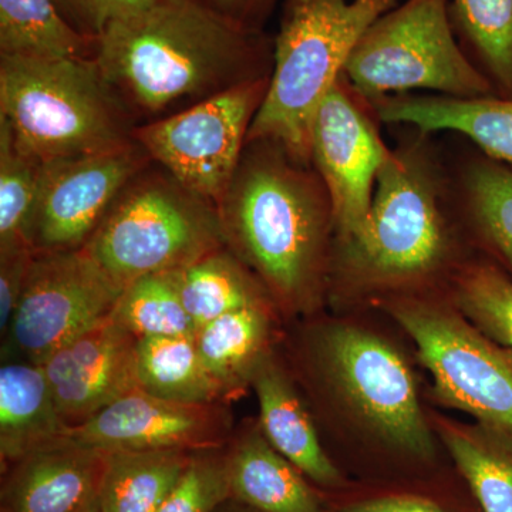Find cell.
<instances>
[{"instance_id": "cell-1", "label": "cell", "mask_w": 512, "mask_h": 512, "mask_svg": "<svg viewBox=\"0 0 512 512\" xmlns=\"http://www.w3.org/2000/svg\"><path fill=\"white\" fill-rule=\"evenodd\" d=\"M266 56L259 30L194 0H157L109 26L93 59L134 123H150L268 77Z\"/></svg>"}, {"instance_id": "cell-2", "label": "cell", "mask_w": 512, "mask_h": 512, "mask_svg": "<svg viewBox=\"0 0 512 512\" xmlns=\"http://www.w3.org/2000/svg\"><path fill=\"white\" fill-rule=\"evenodd\" d=\"M217 208L225 247L256 276L276 308L312 311L335 228L319 174L278 144L251 141Z\"/></svg>"}, {"instance_id": "cell-3", "label": "cell", "mask_w": 512, "mask_h": 512, "mask_svg": "<svg viewBox=\"0 0 512 512\" xmlns=\"http://www.w3.org/2000/svg\"><path fill=\"white\" fill-rule=\"evenodd\" d=\"M397 0H302L275 43L268 90L248 141H271L299 163L311 164L309 133L316 110L342 80L367 29Z\"/></svg>"}, {"instance_id": "cell-4", "label": "cell", "mask_w": 512, "mask_h": 512, "mask_svg": "<svg viewBox=\"0 0 512 512\" xmlns=\"http://www.w3.org/2000/svg\"><path fill=\"white\" fill-rule=\"evenodd\" d=\"M0 120L43 163L126 146L136 128L94 59L0 57Z\"/></svg>"}, {"instance_id": "cell-5", "label": "cell", "mask_w": 512, "mask_h": 512, "mask_svg": "<svg viewBox=\"0 0 512 512\" xmlns=\"http://www.w3.org/2000/svg\"><path fill=\"white\" fill-rule=\"evenodd\" d=\"M153 164L124 187L83 247L123 289L225 247L217 205Z\"/></svg>"}, {"instance_id": "cell-6", "label": "cell", "mask_w": 512, "mask_h": 512, "mask_svg": "<svg viewBox=\"0 0 512 512\" xmlns=\"http://www.w3.org/2000/svg\"><path fill=\"white\" fill-rule=\"evenodd\" d=\"M439 171L417 148L390 156L363 228L340 244L346 274L370 284L416 281L450 255Z\"/></svg>"}, {"instance_id": "cell-7", "label": "cell", "mask_w": 512, "mask_h": 512, "mask_svg": "<svg viewBox=\"0 0 512 512\" xmlns=\"http://www.w3.org/2000/svg\"><path fill=\"white\" fill-rule=\"evenodd\" d=\"M447 0H407L366 30L342 79L370 103L412 90L477 99L494 96L493 83L461 52Z\"/></svg>"}, {"instance_id": "cell-8", "label": "cell", "mask_w": 512, "mask_h": 512, "mask_svg": "<svg viewBox=\"0 0 512 512\" xmlns=\"http://www.w3.org/2000/svg\"><path fill=\"white\" fill-rule=\"evenodd\" d=\"M306 349L312 375L377 439L412 456H433L412 372L390 343L363 329L333 325L313 330Z\"/></svg>"}, {"instance_id": "cell-9", "label": "cell", "mask_w": 512, "mask_h": 512, "mask_svg": "<svg viewBox=\"0 0 512 512\" xmlns=\"http://www.w3.org/2000/svg\"><path fill=\"white\" fill-rule=\"evenodd\" d=\"M430 370L441 402L478 423L512 431V350L450 309L423 301L390 306Z\"/></svg>"}, {"instance_id": "cell-10", "label": "cell", "mask_w": 512, "mask_h": 512, "mask_svg": "<svg viewBox=\"0 0 512 512\" xmlns=\"http://www.w3.org/2000/svg\"><path fill=\"white\" fill-rule=\"evenodd\" d=\"M269 76L239 84L180 113L137 124L134 140L154 164L215 205L237 173Z\"/></svg>"}, {"instance_id": "cell-11", "label": "cell", "mask_w": 512, "mask_h": 512, "mask_svg": "<svg viewBox=\"0 0 512 512\" xmlns=\"http://www.w3.org/2000/svg\"><path fill=\"white\" fill-rule=\"evenodd\" d=\"M121 292L84 248L36 252L6 342L28 362L40 365L110 319Z\"/></svg>"}, {"instance_id": "cell-12", "label": "cell", "mask_w": 512, "mask_h": 512, "mask_svg": "<svg viewBox=\"0 0 512 512\" xmlns=\"http://www.w3.org/2000/svg\"><path fill=\"white\" fill-rule=\"evenodd\" d=\"M153 163L136 140L87 156L43 164L30 244L35 252L83 248L120 192Z\"/></svg>"}, {"instance_id": "cell-13", "label": "cell", "mask_w": 512, "mask_h": 512, "mask_svg": "<svg viewBox=\"0 0 512 512\" xmlns=\"http://www.w3.org/2000/svg\"><path fill=\"white\" fill-rule=\"evenodd\" d=\"M311 164L328 190L338 239L363 228L377 177L392 151L340 80L316 110L309 133Z\"/></svg>"}, {"instance_id": "cell-14", "label": "cell", "mask_w": 512, "mask_h": 512, "mask_svg": "<svg viewBox=\"0 0 512 512\" xmlns=\"http://www.w3.org/2000/svg\"><path fill=\"white\" fill-rule=\"evenodd\" d=\"M232 436L227 404L173 402L137 389L69 427L63 440L104 451H201L227 447Z\"/></svg>"}, {"instance_id": "cell-15", "label": "cell", "mask_w": 512, "mask_h": 512, "mask_svg": "<svg viewBox=\"0 0 512 512\" xmlns=\"http://www.w3.org/2000/svg\"><path fill=\"white\" fill-rule=\"evenodd\" d=\"M137 343L138 339L110 318L40 363L67 426H79L140 389Z\"/></svg>"}, {"instance_id": "cell-16", "label": "cell", "mask_w": 512, "mask_h": 512, "mask_svg": "<svg viewBox=\"0 0 512 512\" xmlns=\"http://www.w3.org/2000/svg\"><path fill=\"white\" fill-rule=\"evenodd\" d=\"M107 454L62 440L20 458L5 470L0 512L84 510L99 497Z\"/></svg>"}, {"instance_id": "cell-17", "label": "cell", "mask_w": 512, "mask_h": 512, "mask_svg": "<svg viewBox=\"0 0 512 512\" xmlns=\"http://www.w3.org/2000/svg\"><path fill=\"white\" fill-rule=\"evenodd\" d=\"M372 106L384 123L410 124L423 133L456 131L470 138L484 156L512 164V97L397 94L373 101Z\"/></svg>"}, {"instance_id": "cell-18", "label": "cell", "mask_w": 512, "mask_h": 512, "mask_svg": "<svg viewBox=\"0 0 512 512\" xmlns=\"http://www.w3.org/2000/svg\"><path fill=\"white\" fill-rule=\"evenodd\" d=\"M251 387L258 399L259 427L271 446L316 484H342V476L323 450L291 376L274 353L258 366Z\"/></svg>"}, {"instance_id": "cell-19", "label": "cell", "mask_w": 512, "mask_h": 512, "mask_svg": "<svg viewBox=\"0 0 512 512\" xmlns=\"http://www.w3.org/2000/svg\"><path fill=\"white\" fill-rule=\"evenodd\" d=\"M227 464L232 500L256 512H325L301 471L271 446L259 426L234 433Z\"/></svg>"}, {"instance_id": "cell-20", "label": "cell", "mask_w": 512, "mask_h": 512, "mask_svg": "<svg viewBox=\"0 0 512 512\" xmlns=\"http://www.w3.org/2000/svg\"><path fill=\"white\" fill-rule=\"evenodd\" d=\"M67 430L42 366L28 360L5 363L0 369L2 471L33 451L59 443Z\"/></svg>"}, {"instance_id": "cell-21", "label": "cell", "mask_w": 512, "mask_h": 512, "mask_svg": "<svg viewBox=\"0 0 512 512\" xmlns=\"http://www.w3.org/2000/svg\"><path fill=\"white\" fill-rule=\"evenodd\" d=\"M274 311V305L251 306L195 330L202 363L228 402L251 386L258 366L274 353Z\"/></svg>"}, {"instance_id": "cell-22", "label": "cell", "mask_w": 512, "mask_h": 512, "mask_svg": "<svg viewBox=\"0 0 512 512\" xmlns=\"http://www.w3.org/2000/svg\"><path fill=\"white\" fill-rule=\"evenodd\" d=\"M192 451H109L101 480V512H158L183 476Z\"/></svg>"}, {"instance_id": "cell-23", "label": "cell", "mask_w": 512, "mask_h": 512, "mask_svg": "<svg viewBox=\"0 0 512 512\" xmlns=\"http://www.w3.org/2000/svg\"><path fill=\"white\" fill-rule=\"evenodd\" d=\"M175 274L181 301L195 330L228 313L251 306L274 305L261 282L227 247L211 252Z\"/></svg>"}, {"instance_id": "cell-24", "label": "cell", "mask_w": 512, "mask_h": 512, "mask_svg": "<svg viewBox=\"0 0 512 512\" xmlns=\"http://www.w3.org/2000/svg\"><path fill=\"white\" fill-rule=\"evenodd\" d=\"M441 437L483 512H512V431L443 423Z\"/></svg>"}, {"instance_id": "cell-25", "label": "cell", "mask_w": 512, "mask_h": 512, "mask_svg": "<svg viewBox=\"0 0 512 512\" xmlns=\"http://www.w3.org/2000/svg\"><path fill=\"white\" fill-rule=\"evenodd\" d=\"M96 43L64 19L55 0H0V57L93 59Z\"/></svg>"}, {"instance_id": "cell-26", "label": "cell", "mask_w": 512, "mask_h": 512, "mask_svg": "<svg viewBox=\"0 0 512 512\" xmlns=\"http://www.w3.org/2000/svg\"><path fill=\"white\" fill-rule=\"evenodd\" d=\"M137 375L144 392L181 403H228L195 346L194 335L138 339Z\"/></svg>"}, {"instance_id": "cell-27", "label": "cell", "mask_w": 512, "mask_h": 512, "mask_svg": "<svg viewBox=\"0 0 512 512\" xmlns=\"http://www.w3.org/2000/svg\"><path fill=\"white\" fill-rule=\"evenodd\" d=\"M464 194L471 225L494 264L512 278V170L480 156L467 164Z\"/></svg>"}, {"instance_id": "cell-28", "label": "cell", "mask_w": 512, "mask_h": 512, "mask_svg": "<svg viewBox=\"0 0 512 512\" xmlns=\"http://www.w3.org/2000/svg\"><path fill=\"white\" fill-rule=\"evenodd\" d=\"M111 319L136 339L191 336L195 325L185 311L177 274L141 276L121 292Z\"/></svg>"}, {"instance_id": "cell-29", "label": "cell", "mask_w": 512, "mask_h": 512, "mask_svg": "<svg viewBox=\"0 0 512 512\" xmlns=\"http://www.w3.org/2000/svg\"><path fill=\"white\" fill-rule=\"evenodd\" d=\"M43 161L19 146L0 120V248L30 244Z\"/></svg>"}, {"instance_id": "cell-30", "label": "cell", "mask_w": 512, "mask_h": 512, "mask_svg": "<svg viewBox=\"0 0 512 512\" xmlns=\"http://www.w3.org/2000/svg\"><path fill=\"white\" fill-rule=\"evenodd\" d=\"M454 13L497 96L512 97V0H454Z\"/></svg>"}, {"instance_id": "cell-31", "label": "cell", "mask_w": 512, "mask_h": 512, "mask_svg": "<svg viewBox=\"0 0 512 512\" xmlns=\"http://www.w3.org/2000/svg\"><path fill=\"white\" fill-rule=\"evenodd\" d=\"M456 301L480 332L512 350V278L494 262H476L458 276Z\"/></svg>"}, {"instance_id": "cell-32", "label": "cell", "mask_w": 512, "mask_h": 512, "mask_svg": "<svg viewBox=\"0 0 512 512\" xmlns=\"http://www.w3.org/2000/svg\"><path fill=\"white\" fill-rule=\"evenodd\" d=\"M229 500L227 447L192 451L183 476L158 512H218Z\"/></svg>"}, {"instance_id": "cell-33", "label": "cell", "mask_w": 512, "mask_h": 512, "mask_svg": "<svg viewBox=\"0 0 512 512\" xmlns=\"http://www.w3.org/2000/svg\"><path fill=\"white\" fill-rule=\"evenodd\" d=\"M55 2L64 19L80 35L97 42L114 22L147 9L157 0H55Z\"/></svg>"}, {"instance_id": "cell-34", "label": "cell", "mask_w": 512, "mask_h": 512, "mask_svg": "<svg viewBox=\"0 0 512 512\" xmlns=\"http://www.w3.org/2000/svg\"><path fill=\"white\" fill-rule=\"evenodd\" d=\"M35 249L18 247L0 248V333L2 340L8 335L10 323L18 308L23 289L28 281Z\"/></svg>"}, {"instance_id": "cell-35", "label": "cell", "mask_w": 512, "mask_h": 512, "mask_svg": "<svg viewBox=\"0 0 512 512\" xmlns=\"http://www.w3.org/2000/svg\"><path fill=\"white\" fill-rule=\"evenodd\" d=\"M229 22L242 28L258 30L262 20L274 6L275 0H194Z\"/></svg>"}, {"instance_id": "cell-36", "label": "cell", "mask_w": 512, "mask_h": 512, "mask_svg": "<svg viewBox=\"0 0 512 512\" xmlns=\"http://www.w3.org/2000/svg\"><path fill=\"white\" fill-rule=\"evenodd\" d=\"M340 512H444L439 505L414 495H390L348 505Z\"/></svg>"}, {"instance_id": "cell-37", "label": "cell", "mask_w": 512, "mask_h": 512, "mask_svg": "<svg viewBox=\"0 0 512 512\" xmlns=\"http://www.w3.org/2000/svg\"><path fill=\"white\" fill-rule=\"evenodd\" d=\"M218 512H256L252 510V508L247 507V505L238 503L235 500H229L227 504L222 505Z\"/></svg>"}, {"instance_id": "cell-38", "label": "cell", "mask_w": 512, "mask_h": 512, "mask_svg": "<svg viewBox=\"0 0 512 512\" xmlns=\"http://www.w3.org/2000/svg\"><path fill=\"white\" fill-rule=\"evenodd\" d=\"M80 512H101L99 501H94L93 504H90L89 507L84 508Z\"/></svg>"}, {"instance_id": "cell-39", "label": "cell", "mask_w": 512, "mask_h": 512, "mask_svg": "<svg viewBox=\"0 0 512 512\" xmlns=\"http://www.w3.org/2000/svg\"><path fill=\"white\" fill-rule=\"evenodd\" d=\"M302 2V0H293V3Z\"/></svg>"}]
</instances>
